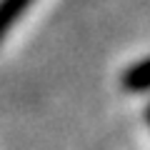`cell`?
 Here are the masks:
<instances>
[{
    "label": "cell",
    "instance_id": "1",
    "mask_svg": "<svg viewBox=\"0 0 150 150\" xmlns=\"http://www.w3.org/2000/svg\"><path fill=\"white\" fill-rule=\"evenodd\" d=\"M123 88L128 93H148L150 90V58H143L133 63L120 78Z\"/></svg>",
    "mask_w": 150,
    "mask_h": 150
},
{
    "label": "cell",
    "instance_id": "2",
    "mask_svg": "<svg viewBox=\"0 0 150 150\" xmlns=\"http://www.w3.org/2000/svg\"><path fill=\"white\" fill-rule=\"evenodd\" d=\"M30 5L33 0H0V43Z\"/></svg>",
    "mask_w": 150,
    "mask_h": 150
},
{
    "label": "cell",
    "instance_id": "3",
    "mask_svg": "<svg viewBox=\"0 0 150 150\" xmlns=\"http://www.w3.org/2000/svg\"><path fill=\"white\" fill-rule=\"evenodd\" d=\"M145 120H148V125H150V105H148V110H145Z\"/></svg>",
    "mask_w": 150,
    "mask_h": 150
}]
</instances>
